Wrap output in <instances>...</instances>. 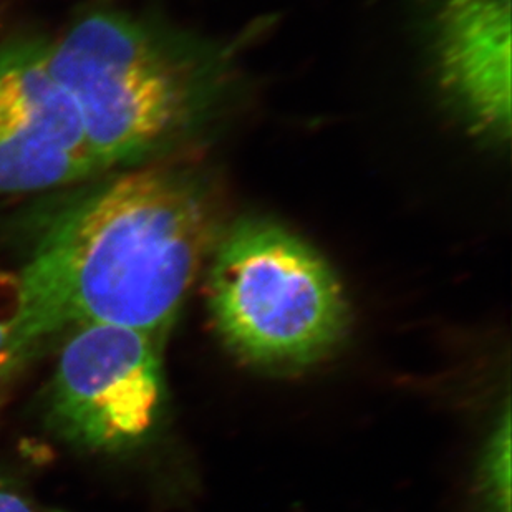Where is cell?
I'll list each match as a JSON object with an SVG mask.
<instances>
[{"mask_svg": "<svg viewBox=\"0 0 512 512\" xmlns=\"http://www.w3.org/2000/svg\"><path fill=\"white\" fill-rule=\"evenodd\" d=\"M213 251L209 305L224 340L247 362L304 367L342 340V287L304 241L271 223L242 221Z\"/></svg>", "mask_w": 512, "mask_h": 512, "instance_id": "cell-3", "label": "cell"}, {"mask_svg": "<svg viewBox=\"0 0 512 512\" xmlns=\"http://www.w3.org/2000/svg\"><path fill=\"white\" fill-rule=\"evenodd\" d=\"M47 58L103 173L165 150L206 105L208 80L196 57L125 10L78 15L58 39H47Z\"/></svg>", "mask_w": 512, "mask_h": 512, "instance_id": "cell-2", "label": "cell"}, {"mask_svg": "<svg viewBox=\"0 0 512 512\" xmlns=\"http://www.w3.org/2000/svg\"><path fill=\"white\" fill-rule=\"evenodd\" d=\"M24 300L17 274L0 271V368L15 363Z\"/></svg>", "mask_w": 512, "mask_h": 512, "instance_id": "cell-7", "label": "cell"}, {"mask_svg": "<svg viewBox=\"0 0 512 512\" xmlns=\"http://www.w3.org/2000/svg\"><path fill=\"white\" fill-rule=\"evenodd\" d=\"M486 489L494 511L509 512V415L494 438L486 458Z\"/></svg>", "mask_w": 512, "mask_h": 512, "instance_id": "cell-8", "label": "cell"}, {"mask_svg": "<svg viewBox=\"0 0 512 512\" xmlns=\"http://www.w3.org/2000/svg\"><path fill=\"white\" fill-rule=\"evenodd\" d=\"M103 174L77 108L55 82L47 39L0 44V194L83 184Z\"/></svg>", "mask_w": 512, "mask_h": 512, "instance_id": "cell-5", "label": "cell"}, {"mask_svg": "<svg viewBox=\"0 0 512 512\" xmlns=\"http://www.w3.org/2000/svg\"><path fill=\"white\" fill-rule=\"evenodd\" d=\"M0 512H35L29 501L0 479Z\"/></svg>", "mask_w": 512, "mask_h": 512, "instance_id": "cell-9", "label": "cell"}, {"mask_svg": "<svg viewBox=\"0 0 512 512\" xmlns=\"http://www.w3.org/2000/svg\"><path fill=\"white\" fill-rule=\"evenodd\" d=\"M158 343L118 325L68 332L47 395L52 430L92 453H120L150 438L165 398Z\"/></svg>", "mask_w": 512, "mask_h": 512, "instance_id": "cell-4", "label": "cell"}, {"mask_svg": "<svg viewBox=\"0 0 512 512\" xmlns=\"http://www.w3.org/2000/svg\"><path fill=\"white\" fill-rule=\"evenodd\" d=\"M436 58L446 92L476 128L511 130V2L446 0L436 17Z\"/></svg>", "mask_w": 512, "mask_h": 512, "instance_id": "cell-6", "label": "cell"}, {"mask_svg": "<svg viewBox=\"0 0 512 512\" xmlns=\"http://www.w3.org/2000/svg\"><path fill=\"white\" fill-rule=\"evenodd\" d=\"M90 181L52 214L17 274L24 314L15 363L82 325L161 339L218 242L208 194L181 171Z\"/></svg>", "mask_w": 512, "mask_h": 512, "instance_id": "cell-1", "label": "cell"}]
</instances>
